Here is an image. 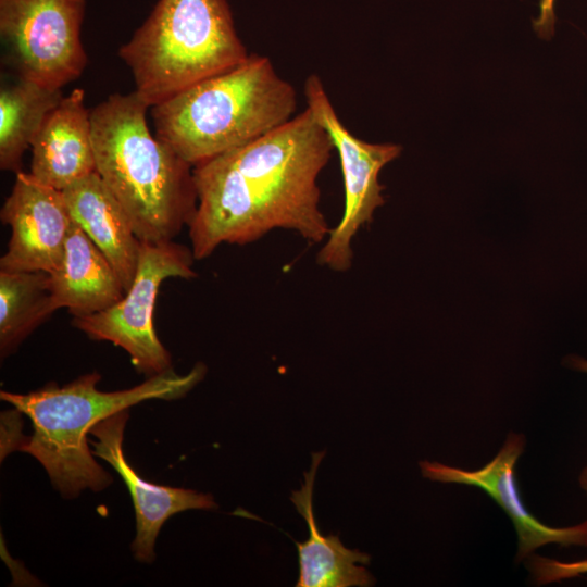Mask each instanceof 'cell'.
Here are the masks:
<instances>
[{
    "label": "cell",
    "instance_id": "6da1fadb",
    "mask_svg": "<svg viewBox=\"0 0 587 587\" xmlns=\"http://www.w3.org/2000/svg\"><path fill=\"white\" fill-rule=\"evenodd\" d=\"M334 145L309 109L264 136L192 167L198 197L188 226L196 260L222 243L246 245L273 229L310 243L332 228L320 209V173Z\"/></svg>",
    "mask_w": 587,
    "mask_h": 587
},
{
    "label": "cell",
    "instance_id": "7a4b0ae2",
    "mask_svg": "<svg viewBox=\"0 0 587 587\" xmlns=\"http://www.w3.org/2000/svg\"><path fill=\"white\" fill-rule=\"evenodd\" d=\"M140 98L112 93L90 110L96 172L140 241L173 240L189 226L198 197L192 166L150 132Z\"/></svg>",
    "mask_w": 587,
    "mask_h": 587
},
{
    "label": "cell",
    "instance_id": "3957f363",
    "mask_svg": "<svg viewBox=\"0 0 587 587\" xmlns=\"http://www.w3.org/2000/svg\"><path fill=\"white\" fill-rule=\"evenodd\" d=\"M205 373L203 363L184 375L171 367L129 389L108 392L97 389L101 376L93 372L62 387L50 383L28 394L2 390L0 398L32 421L33 435L18 450L41 463L63 497L74 498L82 490L100 491L112 483V476L93 459L87 445V435L95 425L146 400L179 399Z\"/></svg>",
    "mask_w": 587,
    "mask_h": 587
},
{
    "label": "cell",
    "instance_id": "277c9868",
    "mask_svg": "<svg viewBox=\"0 0 587 587\" xmlns=\"http://www.w3.org/2000/svg\"><path fill=\"white\" fill-rule=\"evenodd\" d=\"M297 92L255 53L150 108L155 136L192 167L247 145L295 116Z\"/></svg>",
    "mask_w": 587,
    "mask_h": 587
},
{
    "label": "cell",
    "instance_id": "5b68a950",
    "mask_svg": "<svg viewBox=\"0 0 587 587\" xmlns=\"http://www.w3.org/2000/svg\"><path fill=\"white\" fill-rule=\"evenodd\" d=\"M250 53L226 0H158L118 49L149 108L242 63Z\"/></svg>",
    "mask_w": 587,
    "mask_h": 587
},
{
    "label": "cell",
    "instance_id": "8992f818",
    "mask_svg": "<svg viewBox=\"0 0 587 587\" xmlns=\"http://www.w3.org/2000/svg\"><path fill=\"white\" fill-rule=\"evenodd\" d=\"M191 249L172 240L140 241L135 278L124 297L102 312L73 317V325L90 339L124 349L138 372L148 376L171 369V354L154 329L153 313L159 288L166 278H196Z\"/></svg>",
    "mask_w": 587,
    "mask_h": 587
},
{
    "label": "cell",
    "instance_id": "52a82bcc",
    "mask_svg": "<svg viewBox=\"0 0 587 587\" xmlns=\"http://www.w3.org/2000/svg\"><path fill=\"white\" fill-rule=\"evenodd\" d=\"M86 0H0V36L18 77L62 89L87 65Z\"/></svg>",
    "mask_w": 587,
    "mask_h": 587
},
{
    "label": "cell",
    "instance_id": "ba28073f",
    "mask_svg": "<svg viewBox=\"0 0 587 587\" xmlns=\"http://www.w3.org/2000/svg\"><path fill=\"white\" fill-rule=\"evenodd\" d=\"M307 109L330 137L337 150L345 187V209L338 225L330 230L317 253V263L335 272L352 265L351 242L358 230L372 222L375 210L385 203L380 170L398 158L395 143H370L359 139L342 124L317 75L304 83Z\"/></svg>",
    "mask_w": 587,
    "mask_h": 587
},
{
    "label": "cell",
    "instance_id": "9c48e42d",
    "mask_svg": "<svg viewBox=\"0 0 587 587\" xmlns=\"http://www.w3.org/2000/svg\"><path fill=\"white\" fill-rule=\"evenodd\" d=\"M0 217L11 228L0 270L52 273L60 266L72 223L62 190L20 171Z\"/></svg>",
    "mask_w": 587,
    "mask_h": 587
},
{
    "label": "cell",
    "instance_id": "30bf717a",
    "mask_svg": "<svg viewBox=\"0 0 587 587\" xmlns=\"http://www.w3.org/2000/svg\"><path fill=\"white\" fill-rule=\"evenodd\" d=\"M525 446L523 435L511 433L498 454L476 471L421 461L424 477L441 483L474 486L487 492L508 514L519 538L517 560L547 544L587 547V521L569 527H551L534 517L524 507L515 479V464Z\"/></svg>",
    "mask_w": 587,
    "mask_h": 587
},
{
    "label": "cell",
    "instance_id": "8fae6325",
    "mask_svg": "<svg viewBox=\"0 0 587 587\" xmlns=\"http://www.w3.org/2000/svg\"><path fill=\"white\" fill-rule=\"evenodd\" d=\"M127 420L128 410H123L95 425L90 430L97 439L91 441L92 453L111 464L126 484L136 515L132 549L138 561L152 562L158 534L171 516L191 509H215L217 504L210 494L151 484L138 475L123 452Z\"/></svg>",
    "mask_w": 587,
    "mask_h": 587
},
{
    "label": "cell",
    "instance_id": "7c38bea8",
    "mask_svg": "<svg viewBox=\"0 0 587 587\" xmlns=\"http://www.w3.org/2000/svg\"><path fill=\"white\" fill-rule=\"evenodd\" d=\"M30 174L63 190L96 172L90 110L85 91L73 89L47 115L30 145Z\"/></svg>",
    "mask_w": 587,
    "mask_h": 587
},
{
    "label": "cell",
    "instance_id": "4fadbf2b",
    "mask_svg": "<svg viewBox=\"0 0 587 587\" xmlns=\"http://www.w3.org/2000/svg\"><path fill=\"white\" fill-rule=\"evenodd\" d=\"M72 220L105 255L127 290L137 272L140 240L97 172L62 190Z\"/></svg>",
    "mask_w": 587,
    "mask_h": 587
},
{
    "label": "cell",
    "instance_id": "5bb4252c",
    "mask_svg": "<svg viewBox=\"0 0 587 587\" xmlns=\"http://www.w3.org/2000/svg\"><path fill=\"white\" fill-rule=\"evenodd\" d=\"M49 276L54 307L73 317L102 312L126 292L112 264L73 220L61 264Z\"/></svg>",
    "mask_w": 587,
    "mask_h": 587
},
{
    "label": "cell",
    "instance_id": "9a60e30c",
    "mask_svg": "<svg viewBox=\"0 0 587 587\" xmlns=\"http://www.w3.org/2000/svg\"><path fill=\"white\" fill-rule=\"evenodd\" d=\"M325 451L312 453L310 471L304 473V484L291 494L290 500L309 527L307 541H295L299 557L297 587H350L373 586L372 574L363 566L371 557L359 549L346 548L338 536L321 534L315 522L312 498L319 465Z\"/></svg>",
    "mask_w": 587,
    "mask_h": 587
},
{
    "label": "cell",
    "instance_id": "2e32d148",
    "mask_svg": "<svg viewBox=\"0 0 587 587\" xmlns=\"http://www.w3.org/2000/svg\"><path fill=\"white\" fill-rule=\"evenodd\" d=\"M52 89L20 78L0 89V168L15 174L47 115L63 99Z\"/></svg>",
    "mask_w": 587,
    "mask_h": 587
},
{
    "label": "cell",
    "instance_id": "e0dca14e",
    "mask_svg": "<svg viewBox=\"0 0 587 587\" xmlns=\"http://www.w3.org/2000/svg\"><path fill=\"white\" fill-rule=\"evenodd\" d=\"M57 311L49 273L0 270V353L8 357Z\"/></svg>",
    "mask_w": 587,
    "mask_h": 587
},
{
    "label": "cell",
    "instance_id": "ac0fdd59",
    "mask_svg": "<svg viewBox=\"0 0 587 587\" xmlns=\"http://www.w3.org/2000/svg\"><path fill=\"white\" fill-rule=\"evenodd\" d=\"M527 567L534 583L537 585H546L587 574V560L561 562L540 555L529 554Z\"/></svg>",
    "mask_w": 587,
    "mask_h": 587
},
{
    "label": "cell",
    "instance_id": "d6986e66",
    "mask_svg": "<svg viewBox=\"0 0 587 587\" xmlns=\"http://www.w3.org/2000/svg\"><path fill=\"white\" fill-rule=\"evenodd\" d=\"M553 1L554 0H541L540 9L541 14L539 17V23L545 25V27L552 28L554 14H553Z\"/></svg>",
    "mask_w": 587,
    "mask_h": 587
},
{
    "label": "cell",
    "instance_id": "ffe728a7",
    "mask_svg": "<svg viewBox=\"0 0 587 587\" xmlns=\"http://www.w3.org/2000/svg\"><path fill=\"white\" fill-rule=\"evenodd\" d=\"M567 364L571 365L573 369L587 373V360L580 357H570L567 359Z\"/></svg>",
    "mask_w": 587,
    "mask_h": 587
},
{
    "label": "cell",
    "instance_id": "44dd1931",
    "mask_svg": "<svg viewBox=\"0 0 587 587\" xmlns=\"http://www.w3.org/2000/svg\"><path fill=\"white\" fill-rule=\"evenodd\" d=\"M579 484L583 490L587 494V466L583 469L579 475Z\"/></svg>",
    "mask_w": 587,
    "mask_h": 587
}]
</instances>
